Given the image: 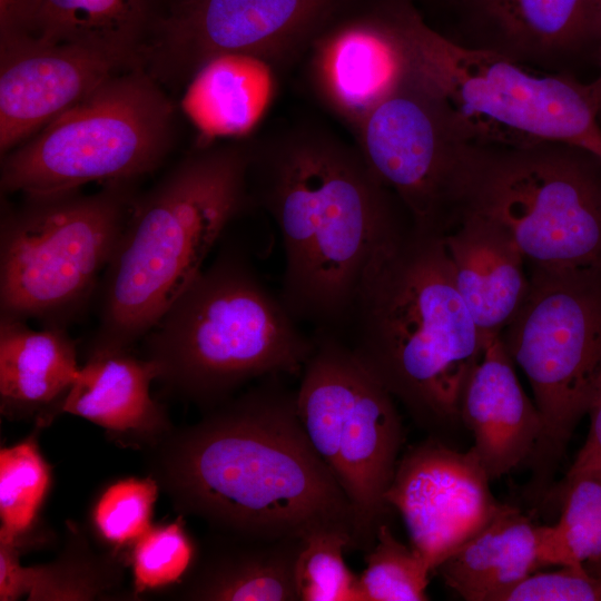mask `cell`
Returning a JSON list of instances; mask_svg holds the SVG:
<instances>
[{
    "mask_svg": "<svg viewBox=\"0 0 601 601\" xmlns=\"http://www.w3.org/2000/svg\"><path fill=\"white\" fill-rule=\"evenodd\" d=\"M593 575L601 579V562L584 565Z\"/></svg>",
    "mask_w": 601,
    "mask_h": 601,
    "instance_id": "cell-37",
    "label": "cell"
},
{
    "mask_svg": "<svg viewBox=\"0 0 601 601\" xmlns=\"http://www.w3.org/2000/svg\"><path fill=\"white\" fill-rule=\"evenodd\" d=\"M26 2L27 0H0V35L16 27Z\"/></svg>",
    "mask_w": 601,
    "mask_h": 601,
    "instance_id": "cell-35",
    "label": "cell"
},
{
    "mask_svg": "<svg viewBox=\"0 0 601 601\" xmlns=\"http://www.w3.org/2000/svg\"><path fill=\"white\" fill-rule=\"evenodd\" d=\"M80 366L67 328L33 329L0 317V408L11 418L48 425L58 414Z\"/></svg>",
    "mask_w": 601,
    "mask_h": 601,
    "instance_id": "cell-22",
    "label": "cell"
},
{
    "mask_svg": "<svg viewBox=\"0 0 601 601\" xmlns=\"http://www.w3.org/2000/svg\"><path fill=\"white\" fill-rule=\"evenodd\" d=\"M332 20L306 51L308 80L319 102L355 135L412 69V45L402 2Z\"/></svg>",
    "mask_w": 601,
    "mask_h": 601,
    "instance_id": "cell-15",
    "label": "cell"
},
{
    "mask_svg": "<svg viewBox=\"0 0 601 601\" xmlns=\"http://www.w3.org/2000/svg\"><path fill=\"white\" fill-rule=\"evenodd\" d=\"M180 595L200 601H298L295 564L303 538L213 530Z\"/></svg>",
    "mask_w": 601,
    "mask_h": 601,
    "instance_id": "cell-20",
    "label": "cell"
},
{
    "mask_svg": "<svg viewBox=\"0 0 601 601\" xmlns=\"http://www.w3.org/2000/svg\"><path fill=\"white\" fill-rule=\"evenodd\" d=\"M490 483L471 449L459 452L431 436L400 456L385 501L434 572L500 509Z\"/></svg>",
    "mask_w": 601,
    "mask_h": 601,
    "instance_id": "cell-14",
    "label": "cell"
},
{
    "mask_svg": "<svg viewBox=\"0 0 601 601\" xmlns=\"http://www.w3.org/2000/svg\"><path fill=\"white\" fill-rule=\"evenodd\" d=\"M128 183L2 207L0 317L67 328L87 308L136 199Z\"/></svg>",
    "mask_w": 601,
    "mask_h": 601,
    "instance_id": "cell-7",
    "label": "cell"
},
{
    "mask_svg": "<svg viewBox=\"0 0 601 601\" xmlns=\"http://www.w3.org/2000/svg\"><path fill=\"white\" fill-rule=\"evenodd\" d=\"M139 66L75 43L0 35V154L16 148L114 75Z\"/></svg>",
    "mask_w": 601,
    "mask_h": 601,
    "instance_id": "cell-16",
    "label": "cell"
},
{
    "mask_svg": "<svg viewBox=\"0 0 601 601\" xmlns=\"http://www.w3.org/2000/svg\"><path fill=\"white\" fill-rule=\"evenodd\" d=\"M597 56L599 63V75L591 83H588L592 101L597 109L598 118L601 122V1H600V37L597 45Z\"/></svg>",
    "mask_w": 601,
    "mask_h": 601,
    "instance_id": "cell-36",
    "label": "cell"
},
{
    "mask_svg": "<svg viewBox=\"0 0 601 601\" xmlns=\"http://www.w3.org/2000/svg\"><path fill=\"white\" fill-rule=\"evenodd\" d=\"M540 524L519 508L501 504L494 516L434 570L445 585L467 601L499 597L543 566Z\"/></svg>",
    "mask_w": 601,
    "mask_h": 601,
    "instance_id": "cell-24",
    "label": "cell"
},
{
    "mask_svg": "<svg viewBox=\"0 0 601 601\" xmlns=\"http://www.w3.org/2000/svg\"><path fill=\"white\" fill-rule=\"evenodd\" d=\"M500 336L542 417L528 462L529 491L540 497L577 425L601 397V267H531L526 297Z\"/></svg>",
    "mask_w": 601,
    "mask_h": 601,
    "instance_id": "cell-8",
    "label": "cell"
},
{
    "mask_svg": "<svg viewBox=\"0 0 601 601\" xmlns=\"http://www.w3.org/2000/svg\"><path fill=\"white\" fill-rule=\"evenodd\" d=\"M32 433L0 450V540L27 542L49 493L51 469Z\"/></svg>",
    "mask_w": 601,
    "mask_h": 601,
    "instance_id": "cell-28",
    "label": "cell"
},
{
    "mask_svg": "<svg viewBox=\"0 0 601 601\" xmlns=\"http://www.w3.org/2000/svg\"><path fill=\"white\" fill-rule=\"evenodd\" d=\"M497 601H601V579L584 564L533 572L502 593Z\"/></svg>",
    "mask_w": 601,
    "mask_h": 601,
    "instance_id": "cell-33",
    "label": "cell"
},
{
    "mask_svg": "<svg viewBox=\"0 0 601 601\" xmlns=\"http://www.w3.org/2000/svg\"><path fill=\"white\" fill-rule=\"evenodd\" d=\"M460 421L473 435L470 447L497 480L528 463L542 434V417L523 391L500 334L487 337L462 392Z\"/></svg>",
    "mask_w": 601,
    "mask_h": 601,
    "instance_id": "cell-17",
    "label": "cell"
},
{
    "mask_svg": "<svg viewBox=\"0 0 601 601\" xmlns=\"http://www.w3.org/2000/svg\"><path fill=\"white\" fill-rule=\"evenodd\" d=\"M356 146L412 224L445 235L457 223V183L467 132L446 98L416 65L367 116Z\"/></svg>",
    "mask_w": 601,
    "mask_h": 601,
    "instance_id": "cell-12",
    "label": "cell"
},
{
    "mask_svg": "<svg viewBox=\"0 0 601 601\" xmlns=\"http://www.w3.org/2000/svg\"><path fill=\"white\" fill-rule=\"evenodd\" d=\"M174 115L144 66L122 70L1 156V191L39 196L91 181H130L167 156Z\"/></svg>",
    "mask_w": 601,
    "mask_h": 601,
    "instance_id": "cell-9",
    "label": "cell"
},
{
    "mask_svg": "<svg viewBox=\"0 0 601 601\" xmlns=\"http://www.w3.org/2000/svg\"><path fill=\"white\" fill-rule=\"evenodd\" d=\"M156 364L130 349L88 353L60 413L105 428L124 445L151 447L173 428L162 405L150 394Z\"/></svg>",
    "mask_w": 601,
    "mask_h": 601,
    "instance_id": "cell-18",
    "label": "cell"
},
{
    "mask_svg": "<svg viewBox=\"0 0 601 601\" xmlns=\"http://www.w3.org/2000/svg\"><path fill=\"white\" fill-rule=\"evenodd\" d=\"M160 486L146 477L120 479L95 501L91 523L102 542L115 549L132 545L151 524Z\"/></svg>",
    "mask_w": 601,
    "mask_h": 601,
    "instance_id": "cell-32",
    "label": "cell"
},
{
    "mask_svg": "<svg viewBox=\"0 0 601 601\" xmlns=\"http://www.w3.org/2000/svg\"><path fill=\"white\" fill-rule=\"evenodd\" d=\"M589 414L591 417L590 430L572 466L601 465V397Z\"/></svg>",
    "mask_w": 601,
    "mask_h": 601,
    "instance_id": "cell-34",
    "label": "cell"
},
{
    "mask_svg": "<svg viewBox=\"0 0 601 601\" xmlns=\"http://www.w3.org/2000/svg\"><path fill=\"white\" fill-rule=\"evenodd\" d=\"M185 1H187V0H174L173 4L181 3V2H185Z\"/></svg>",
    "mask_w": 601,
    "mask_h": 601,
    "instance_id": "cell-38",
    "label": "cell"
},
{
    "mask_svg": "<svg viewBox=\"0 0 601 601\" xmlns=\"http://www.w3.org/2000/svg\"><path fill=\"white\" fill-rule=\"evenodd\" d=\"M559 499L558 522L539 529L542 565L601 562V465H571Z\"/></svg>",
    "mask_w": 601,
    "mask_h": 601,
    "instance_id": "cell-27",
    "label": "cell"
},
{
    "mask_svg": "<svg viewBox=\"0 0 601 601\" xmlns=\"http://www.w3.org/2000/svg\"><path fill=\"white\" fill-rule=\"evenodd\" d=\"M444 245L455 286L485 337L499 335L524 302L530 287L526 263L508 234L475 213H463Z\"/></svg>",
    "mask_w": 601,
    "mask_h": 601,
    "instance_id": "cell-19",
    "label": "cell"
},
{
    "mask_svg": "<svg viewBox=\"0 0 601 601\" xmlns=\"http://www.w3.org/2000/svg\"><path fill=\"white\" fill-rule=\"evenodd\" d=\"M359 575L363 601H425L433 569L412 545L401 542L387 522L382 523L373 546L365 552Z\"/></svg>",
    "mask_w": 601,
    "mask_h": 601,
    "instance_id": "cell-29",
    "label": "cell"
},
{
    "mask_svg": "<svg viewBox=\"0 0 601 601\" xmlns=\"http://www.w3.org/2000/svg\"><path fill=\"white\" fill-rule=\"evenodd\" d=\"M162 17L158 0H27L9 32L81 45L144 66Z\"/></svg>",
    "mask_w": 601,
    "mask_h": 601,
    "instance_id": "cell-21",
    "label": "cell"
},
{
    "mask_svg": "<svg viewBox=\"0 0 601 601\" xmlns=\"http://www.w3.org/2000/svg\"><path fill=\"white\" fill-rule=\"evenodd\" d=\"M249 144L199 145L136 198L100 287L88 353L130 349L204 269L228 225L255 205Z\"/></svg>",
    "mask_w": 601,
    "mask_h": 601,
    "instance_id": "cell-4",
    "label": "cell"
},
{
    "mask_svg": "<svg viewBox=\"0 0 601 601\" xmlns=\"http://www.w3.org/2000/svg\"><path fill=\"white\" fill-rule=\"evenodd\" d=\"M274 68L239 53L206 61L189 79L181 109L206 145L213 139L247 135L259 122L275 93Z\"/></svg>",
    "mask_w": 601,
    "mask_h": 601,
    "instance_id": "cell-25",
    "label": "cell"
},
{
    "mask_svg": "<svg viewBox=\"0 0 601 601\" xmlns=\"http://www.w3.org/2000/svg\"><path fill=\"white\" fill-rule=\"evenodd\" d=\"M344 0H187L161 18L146 62L158 81H189L224 53L282 67L306 53Z\"/></svg>",
    "mask_w": 601,
    "mask_h": 601,
    "instance_id": "cell-13",
    "label": "cell"
},
{
    "mask_svg": "<svg viewBox=\"0 0 601 601\" xmlns=\"http://www.w3.org/2000/svg\"><path fill=\"white\" fill-rule=\"evenodd\" d=\"M463 213L500 226L531 267H601V157L564 142H471L457 220Z\"/></svg>",
    "mask_w": 601,
    "mask_h": 601,
    "instance_id": "cell-6",
    "label": "cell"
},
{
    "mask_svg": "<svg viewBox=\"0 0 601 601\" xmlns=\"http://www.w3.org/2000/svg\"><path fill=\"white\" fill-rule=\"evenodd\" d=\"M296 391L299 420L354 512L352 550L367 552L386 522V492L404 442L395 398L335 333L314 331Z\"/></svg>",
    "mask_w": 601,
    "mask_h": 601,
    "instance_id": "cell-11",
    "label": "cell"
},
{
    "mask_svg": "<svg viewBox=\"0 0 601 601\" xmlns=\"http://www.w3.org/2000/svg\"><path fill=\"white\" fill-rule=\"evenodd\" d=\"M131 546L130 565L136 594L180 585L193 570L198 554L180 518L151 525Z\"/></svg>",
    "mask_w": 601,
    "mask_h": 601,
    "instance_id": "cell-31",
    "label": "cell"
},
{
    "mask_svg": "<svg viewBox=\"0 0 601 601\" xmlns=\"http://www.w3.org/2000/svg\"><path fill=\"white\" fill-rule=\"evenodd\" d=\"M337 335L421 427L461 424L462 392L487 337L455 286L443 235L410 220L382 242Z\"/></svg>",
    "mask_w": 601,
    "mask_h": 601,
    "instance_id": "cell-3",
    "label": "cell"
},
{
    "mask_svg": "<svg viewBox=\"0 0 601 601\" xmlns=\"http://www.w3.org/2000/svg\"><path fill=\"white\" fill-rule=\"evenodd\" d=\"M244 253L224 249L174 300L145 338L158 381L206 410L252 380L302 374L307 336Z\"/></svg>",
    "mask_w": 601,
    "mask_h": 601,
    "instance_id": "cell-5",
    "label": "cell"
},
{
    "mask_svg": "<svg viewBox=\"0 0 601 601\" xmlns=\"http://www.w3.org/2000/svg\"><path fill=\"white\" fill-rule=\"evenodd\" d=\"M150 475L185 515L213 530L258 538L354 534L347 497L314 450L296 391L268 376L171 430L149 450Z\"/></svg>",
    "mask_w": 601,
    "mask_h": 601,
    "instance_id": "cell-1",
    "label": "cell"
},
{
    "mask_svg": "<svg viewBox=\"0 0 601 601\" xmlns=\"http://www.w3.org/2000/svg\"><path fill=\"white\" fill-rule=\"evenodd\" d=\"M254 204L284 253L282 303L298 323L338 334L377 246L410 217L358 147L311 122L249 142Z\"/></svg>",
    "mask_w": 601,
    "mask_h": 601,
    "instance_id": "cell-2",
    "label": "cell"
},
{
    "mask_svg": "<svg viewBox=\"0 0 601 601\" xmlns=\"http://www.w3.org/2000/svg\"><path fill=\"white\" fill-rule=\"evenodd\" d=\"M416 65L446 98L472 141L528 146L564 142L601 157V122L588 85L535 75L491 49L469 47L403 9Z\"/></svg>",
    "mask_w": 601,
    "mask_h": 601,
    "instance_id": "cell-10",
    "label": "cell"
},
{
    "mask_svg": "<svg viewBox=\"0 0 601 601\" xmlns=\"http://www.w3.org/2000/svg\"><path fill=\"white\" fill-rule=\"evenodd\" d=\"M22 549L0 540V600H93L106 595L119 581L111 558L95 554L76 538L53 562L35 566L20 563Z\"/></svg>",
    "mask_w": 601,
    "mask_h": 601,
    "instance_id": "cell-26",
    "label": "cell"
},
{
    "mask_svg": "<svg viewBox=\"0 0 601 601\" xmlns=\"http://www.w3.org/2000/svg\"><path fill=\"white\" fill-rule=\"evenodd\" d=\"M601 0H476L492 28L486 49L519 63H551L598 45Z\"/></svg>",
    "mask_w": 601,
    "mask_h": 601,
    "instance_id": "cell-23",
    "label": "cell"
},
{
    "mask_svg": "<svg viewBox=\"0 0 601 601\" xmlns=\"http://www.w3.org/2000/svg\"><path fill=\"white\" fill-rule=\"evenodd\" d=\"M346 550H352V536L344 530L303 538L295 564L298 601H363L359 575L344 560Z\"/></svg>",
    "mask_w": 601,
    "mask_h": 601,
    "instance_id": "cell-30",
    "label": "cell"
}]
</instances>
